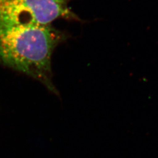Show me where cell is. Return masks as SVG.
I'll return each mask as SVG.
<instances>
[{
  "instance_id": "1",
  "label": "cell",
  "mask_w": 158,
  "mask_h": 158,
  "mask_svg": "<svg viewBox=\"0 0 158 158\" xmlns=\"http://www.w3.org/2000/svg\"><path fill=\"white\" fill-rule=\"evenodd\" d=\"M68 34L51 25H0V63L40 82L57 94L52 59Z\"/></svg>"
},
{
  "instance_id": "2",
  "label": "cell",
  "mask_w": 158,
  "mask_h": 158,
  "mask_svg": "<svg viewBox=\"0 0 158 158\" xmlns=\"http://www.w3.org/2000/svg\"><path fill=\"white\" fill-rule=\"evenodd\" d=\"M73 0H0V25H51L57 19L82 22L69 6Z\"/></svg>"
}]
</instances>
